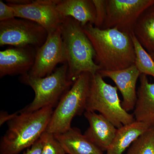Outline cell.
Segmentation results:
<instances>
[{
    "mask_svg": "<svg viewBox=\"0 0 154 154\" xmlns=\"http://www.w3.org/2000/svg\"><path fill=\"white\" fill-rule=\"evenodd\" d=\"M150 8H151V9L152 10H153V11H154V5H153L152 6V7Z\"/></svg>",
    "mask_w": 154,
    "mask_h": 154,
    "instance_id": "cell-28",
    "label": "cell"
},
{
    "mask_svg": "<svg viewBox=\"0 0 154 154\" xmlns=\"http://www.w3.org/2000/svg\"><path fill=\"white\" fill-rule=\"evenodd\" d=\"M16 18L14 8L2 1H0V22H5Z\"/></svg>",
    "mask_w": 154,
    "mask_h": 154,
    "instance_id": "cell-23",
    "label": "cell"
},
{
    "mask_svg": "<svg viewBox=\"0 0 154 154\" xmlns=\"http://www.w3.org/2000/svg\"><path fill=\"white\" fill-rule=\"evenodd\" d=\"M60 28L69 79L74 82L84 73L94 75L101 70L94 61L96 53L93 45L79 22L71 17H65Z\"/></svg>",
    "mask_w": 154,
    "mask_h": 154,
    "instance_id": "cell-3",
    "label": "cell"
},
{
    "mask_svg": "<svg viewBox=\"0 0 154 154\" xmlns=\"http://www.w3.org/2000/svg\"><path fill=\"white\" fill-rule=\"evenodd\" d=\"M46 107L32 112H17L8 123L0 141V154H19L33 145L45 131L53 112Z\"/></svg>",
    "mask_w": 154,
    "mask_h": 154,
    "instance_id": "cell-2",
    "label": "cell"
},
{
    "mask_svg": "<svg viewBox=\"0 0 154 154\" xmlns=\"http://www.w3.org/2000/svg\"><path fill=\"white\" fill-rule=\"evenodd\" d=\"M107 14L102 29L115 28L132 34L140 16L154 5V0H106Z\"/></svg>",
    "mask_w": 154,
    "mask_h": 154,
    "instance_id": "cell-8",
    "label": "cell"
},
{
    "mask_svg": "<svg viewBox=\"0 0 154 154\" xmlns=\"http://www.w3.org/2000/svg\"><path fill=\"white\" fill-rule=\"evenodd\" d=\"M84 116L89 124L84 134L102 151H107L114 139L117 128L99 113L86 111Z\"/></svg>",
    "mask_w": 154,
    "mask_h": 154,
    "instance_id": "cell-13",
    "label": "cell"
},
{
    "mask_svg": "<svg viewBox=\"0 0 154 154\" xmlns=\"http://www.w3.org/2000/svg\"><path fill=\"white\" fill-rule=\"evenodd\" d=\"M30 0H6V2L11 5H23L31 3Z\"/></svg>",
    "mask_w": 154,
    "mask_h": 154,
    "instance_id": "cell-26",
    "label": "cell"
},
{
    "mask_svg": "<svg viewBox=\"0 0 154 154\" xmlns=\"http://www.w3.org/2000/svg\"><path fill=\"white\" fill-rule=\"evenodd\" d=\"M17 112L12 114H9L8 113L4 111H2L0 114V125L2 126L5 122H8L9 121L14 118Z\"/></svg>",
    "mask_w": 154,
    "mask_h": 154,
    "instance_id": "cell-25",
    "label": "cell"
},
{
    "mask_svg": "<svg viewBox=\"0 0 154 154\" xmlns=\"http://www.w3.org/2000/svg\"><path fill=\"white\" fill-rule=\"evenodd\" d=\"M36 48H10L0 51V78L28 73L35 61Z\"/></svg>",
    "mask_w": 154,
    "mask_h": 154,
    "instance_id": "cell-11",
    "label": "cell"
},
{
    "mask_svg": "<svg viewBox=\"0 0 154 154\" xmlns=\"http://www.w3.org/2000/svg\"><path fill=\"white\" fill-rule=\"evenodd\" d=\"M67 154H104L81 131L71 128L65 132L54 134Z\"/></svg>",
    "mask_w": 154,
    "mask_h": 154,
    "instance_id": "cell-16",
    "label": "cell"
},
{
    "mask_svg": "<svg viewBox=\"0 0 154 154\" xmlns=\"http://www.w3.org/2000/svg\"><path fill=\"white\" fill-rule=\"evenodd\" d=\"M58 1L35 0L23 5H11L15 10L16 18L36 22L49 33L59 28L63 20L57 10Z\"/></svg>",
    "mask_w": 154,
    "mask_h": 154,
    "instance_id": "cell-10",
    "label": "cell"
},
{
    "mask_svg": "<svg viewBox=\"0 0 154 154\" xmlns=\"http://www.w3.org/2000/svg\"><path fill=\"white\" fill-rule=\"evenodd\" d=\"M126 154H154V126L134 141Z\"/></svg>",
    "mask_w": 154,
    "mask_h": 154,
    "instance_id": "cell-20",
    "label": "cell"
},
{
    "mask_svg": "<svg viewBox=\"0 0 154 154\" xmlns=\"http://www.w3.org/2000/svg\"><path fill=\"white\" fill-rule=\"evenodd\" d=\"M91 79V74L84 73L75 80L53 110L46 131L59 134L71 128L73 118L85 110Z\"/></svg>",
    "mask_w": 154,
    "mask_h": 154,
    "instance_id": "cell-6",
    "label": "cell"
},
{
    "mask_svg": "<svg viewBox=\"0 0 154 154\" xmlns=\"http://www.w3.org/2000/svg\"><path fill=\"white\" fill-rule=\"evenodd\" d=\"M150 55H151L152 58L153 59V60H154V52L151 53L149 54Z\"/></svg>",
    "mask_w": 154,
    "mask_h": 154,
    "instance_id": "cell-27",
    "label": "cell"
},
{
    "mask_svg": "<svg viewBox=\"0 0 154 154\" xmlns=\"http://www.w3.org/2000/svg\"><path fill=\"white\" fill-rule=\"evenodd\" d=\"M48 33L36 22L22 18L0 22V46L31 47L37 49L47 38Z\"/></svg>",
    "mask_w": 154,
    "mask_h": 154,
    "instance_id": "cell-7",
    "label": "cell"
},
{
    "mask_svg": "<svg viewBox=\"0 0 154 154\" xmlns=\"http://www.w3.org/2000/svg\"><path fill=\"white\" fill-rule=\"evenodd\" d=\"M117 90L106 82L99 72L91 75L85 111L99 112L118 128L135 119L133 114L123 108Z\"/></svg>",
    "mask_w": 154,
    "mask_h": 154,
    "instance_id": "cell-4",
    "label": "cell"
},
{
    "mask_svg": "<svg viewBox=\"0 0 154 154\" xmlns=\"http://www.w3.org/2000/svg\"><path fill=\"white\" fill-rule=\"evenodd\" d=\"M40 138L43 145L41 154H66L54 134L45 131Z\"/></svg>",
    "mask_w": 154,
    "mask_h": 154,
    "instance_id": "cell-21",
    "label": "cell"
},
{
    "mask_svg": "<svg viewBox=\"0 0 154 154\" xmlns=\"http://www.w3.org/2000/svg\"><path fill=\"white\" fill-rule=\"evenodd\" d=\"M68 68L66 63L57 68L51 74L43 78H36L28 73L20 76L19 80L30 86L35 94L32 102L21 110L32 112L43 107H54L71 88L74 82L69 79Z\"/></svg>",
    "mask_w": 154,
    "mask_h": 154,
    "instance_id": "cell-5",
    "label": "cell"
},
{
    "mask_svg": "<svg viewBox=\"0 0 154 154\" xmlns=\"http://www.w3.org/2000/svg\"><path fill=\"white\" fill-rule=\"evenodd\" d=\"M66 62L60 27L48 33L44 43L36 49L34 64L28 74L32 77L43 78L52 74L59 64Z\"/></svg>",
    "mask_w": 154,
    "mask_h": 154,
    "instance_id": "cell-9",
    "label": "cell"
},
{
    "mask_svg": "<svg viewBox=\"0 0 154 154\" xmlns=\"http://www.w3.org/2000/svg\"><path fill=\"white\" fill-rule=\"evenodd\" d=\"M96 10V21L94 26L102 28L107 14L106 0H92Z\"/></svg>",
    "mask_w": 154,
    "mask_h": 154,
    "instance_id": "cell-22",
    "label": "cell"
},
{
    "mask_svg": "<svg viewBox=\"0 0 154 154\" xmlns=\"http://www.w3.org/2000/svg\"><path fill=\"white\" fill-rule=\"evenodd\" d=\"M98 72L103 78H109L116 85L122 96V105L127 111L134 110L137 100L136 85L140 73L134 65L118 71L101 70Z\"/></svg>",
    "mask_w": 154,
    "mask_h": 154,
    "instance_id": "cell-12",
    "label": "cell"
},
{
    "mask_svg": "<svg viewBox=\"0 0 154 154\" xmlns=\"http://www.w3.org/2000/svg\"><path fill=\"white\" fill-rule=\"evenodd\" d=\"M140 85L134 110L135 119L150 127L154 126V83L149 82L147 75L140 77Z\"/></svg>",
    "mask_w": 154,
    "mask_h": 154,
    "instance_id": "cell-14",
    "label": "cell"
},
{
    "mask_svg": "<svg viewBox=\"0 0 154 154\" xmlns=\"http://www.w3.org/2000/svg\"><path fill=\"white\" fill-rule=\"evenodd\" d=\"M151 127L135 120L117 128L115 137L106 154H122L128 148Z\"/></svg>",
    "mask_w": 154,
    "mask_h": 154,
    "instance_id": "cell-17",
    "label": "cell"
},
{
    "mask_svg": "<svg viewBox=\"0 0 154 154\" xmlns=\"http://www.w3.org/2000/svg\"><path fill=\"white\" fill-rule=\"evenodd\" d=\"M131 38L135 52L134 65L141 75H150L154 78V60L142 46L133 33L131 34Z\"/></svg>",
    "mask_w": 154,
    "mask_h": 154,
    "instance_id": "cell-19",
    "label": "cell"
},
{
    "mask_svg": "<svg viewBox=\"0 0 154 154\" xmlns=\"http://www.w3.org/2000/svg\"><path fill=\"white\" fill-rule=\"evenodd\" d=\"M42 146V140L40 138L30 147L25 150L22 154H41Z\"/></svg>",
    "mask_w": 154,
    "mask_h": 154,
    "instance_id": "cell-24",
    "label": "cell"
},
{
    "mask_svg": "<svg viewBox=\"0 0 154 154\" xmlns=\"http://www.w3.org/2000/svg\"><path fill=\"white\" fill-rule=\"evenodd\" d=\"M133 33L149 54L154 52V11H146L140 16Z\"/></svg>",
    "mask_w": 154,
    "mask_h": 154,
    "instance_id": "cell-18",
    "label": "cell"
},
{
    "mask_svg": "<svg viewBox=\"0 0 154 154\" xmlns=\"http://www.w3.org/2000/svg\"><path fill=\"white\" fill-rule=\"evenodd\" d=\"M84 30L96 53L95 63L101 70L118 71L134 65L135 52L131 34L115 28H96L90 24L84 26Z\"/></svg>",
    "mask_w": 154,
    "mask_h": 154,
    "instance_id": "cell-1",
    "label": "cell"
},
{
    "mask_svg": "<svg viewBox=\"0 0 154 154\" xmlns=\"http://www.w3.org/2000/svg\"><path fill=\"white\" fill-rule=\"evenodd\" d=\"M56 8L61 17H71L83 27L95 24L96 10L92 0H59Z\"/></svg>",
    "mask_w": 154,
    "mask_h": 154,
    "instance_id": "cell-15",
    "label": "cell"
}]
</instances>
